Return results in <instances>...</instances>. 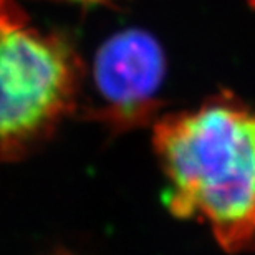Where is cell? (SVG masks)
I'll list each match as a JSON object with an SVG mask.
<instances>
[{"label": "cell", "mask_w": 255, "mask_h": 255, "mask_svg": "<svg viewBox=\"0 0 255 255\" xmlns=\"http://www.w3.org/2000/svg\"><path fill=\"white\" fill-rule=\"evenodd\" d=\"M152 146L172 216L199 221L224 251H255V110L229 91L166 113Z\"/></svg>", "instance_id": "1"}, {"label": "cell", "mask_w": 255, "mask_h": 255, "mask_svg": "<svg viewBox=\"0 0 255 255\" xmlns=\"http://www.w3.org/2000/svg\"><path fill=\"white\" fill-rule=\"evenodd\" d=\"M86 70L65 32L0 0V162L37 152L83 103Z\"/></svg>", "instance_id": "2"}, {"label": "cell", "mask_w": 255, "mask_h": 255, "mask_svg": "<svg viewBox=\"0 0 255 255\" xmlns=\"http://www.w3.org/2000/svg\"><path fill=\"white\" fill-rule=\"evenodd\" d=\"M167 62L162 45L144 28H125L106 38L91 65L95 98L81 105V116L111 136L156 123Z\"/></svg>", "instance_id": "3"}, {"label": "cell", "mask_w": 255, "mask_h": 255, "mask_svg": "<svg viewBox=\"0 0 255 255\" xmlns=\"http://www.w3.org/2000/svg\"><path fill=\"white\" fill-rule=\"evenodd\" d=\"M53 2H65V3H75L83 5V7H95V5H111L118 0H53Z\"/></svg>", "instance_id": "4"}, {"label": "cell", "mask_w": 255, "mask_h": 255, "mask_svg": "<svg viewBox=\"0 0 255 255\" xmlns=\"http://www.w3.org/2000/svg\"><path fill=\"white\" fill-rule=\"evenodd\" d=\"M47 255H76V254L70 252V251H66V249L58 247V249H53V251H50Z\"/></svg>", "instance_id": "5"}]
</instances>
